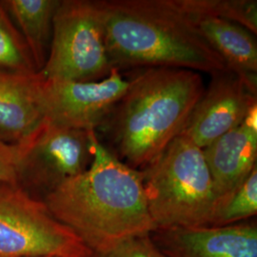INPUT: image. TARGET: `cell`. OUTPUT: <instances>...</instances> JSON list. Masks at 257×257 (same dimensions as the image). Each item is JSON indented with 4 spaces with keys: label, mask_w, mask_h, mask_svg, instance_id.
Instances as JSON below:
<instances>
[{
    "label": "cell",
    "mask_w": 257,
    "mask_h": 257,
    "mask_svg": "<svg viewBox=\"0 0 257 257\" xmlns=\"http://www.w3.org/2000/svg\"><path fill=\"white\" fill-rule=\"evenodd\" d=\"M92 160L43 201L90 250L156 230L148 209L142 173L125 164L92 135Z\"/></svg>",
    "instance_id": "1"
},
{
    "label": "cell",
    "mask_w": 257,
    "mask_h": 257,
    "mask_svg": "<svg viewBox=\"0 0 257 257\" xmlns=\"http://www.w3.org/2000/svg\"><path fill=\"white\" fill-rule=\"evenodd\" d=\"M112 68L214 74L224 61L174 0H96Z\"/></svg>",
    "instance_id": "2"
},
{
    "label": "cell",
    "mask_w": 257,
    "mask_h": 257,
    "mask_svg": "<svg viewBox=\"0 0 257 257\" xmlns=\"http://www.w3.org/2000/svg\"><path fill=\"white\" fill-rule=\"evenodd\" d=\"M125 94L101 130L110 152L125 164L143 169L181 135L205 90L199 73L172 68L135 70Z\"/></svg>",
    "instance_id": "3"
},
{
    "label": "cell",
    "mask_w": 257,
    "mask_h": 257,
    "mask_svg": "<svg viewBox=\"0 0 257 257\" xmlns=\"http://www.w3.org/2000/svg\"><path fill=\"white\" fill-rule=\"evenodd\" d=\"M139 171L156 230L211 226L217 197L202 149L178 136Z\"/></svg>",
    "instance_id": "4"
},
{
    "label": "cell",
    "mask_w": 257,
    "mask_h": 257,
    "mask_svg": "<svg viewBox=\"0 0 257 257\" xmlns=\"http://www.w3.org/2000/svg\"><path fill=\"white\" fill-rule=\"evenodd\" d=\"M112 69L96 0H61L56 10L43 79L98 81Z\"/></svg>",
    "instance_id": "5"
},
{
    "label": "cell",
    "mask_w": 257,
    "mask_h": 257,
    "mask_svg": "<svg viewBox=\"0 0 257 257\" xmlns=\"http://www.w3.org/2000/svg\"><path fill=\"white\" fill-rule=\"evenodd\" d=\"M89 251L42 199L0 182V257H86Z\"/></svg>",
    "instance_id": "6"
},
{
    "label": "cell",
    "mask_w": 257,
    "mask_h": 257,
    "mask_svg": "<svg viewBox=\"0 0 257 257\" xmlns=\"http://www.w3.org/2000/svg\"><path fill=\"white\" fill-rule=\"evenodd\" d=\"M93 132L65 127L44 118L16 144L19 185L25 182L37 188L45 197L60 184L81 174L92 162Z\"/></svg>",
    "instance_id": "7"
},
{
    "label": "cell",
    "mask_w": 257,
    "mask_h": 257,
    "mask_svg": "<svg viewBox=\"0 0 257 257\" xmlns=\"http://www.w3.org/2000/svg\"><path fill=\"white\" fill-rule=\"evenodd\" d=\"M128 87V79L116 68L98 81L53 80L39 75L37 97L44 118L65 127L96 132Z\"/></svg>",
    "instance_id": "8"
},
{
    "label": "cell",
    "mask_w": 257,
    "mask_h": 257,
    "mask_svg": "<svg viewBox=\"0 0 257 257\" xmlns=\"http://www.w3.org/2000/svg\"><path fill=\"white\" fill-rule=\"evenodd\" d=\"M257 106V91L230 70L211 74L180 136L205 149L235 128Z\"/></svg>",
    "instance_id": "9"
},
{
    "label": "cell",
    "mask_w": 257,
    "mask_h": 257,
    "mask_svg": "<svg viewBox=\"0 0 257 257\" xmlns=\"http://www.w3.org/2000/svg\"><path fill=\"white\" fill-rule=\"evenodd\" d=\"M151 237L168 257H257L255 223L158 229Z\"/></svg>",
    "instance_id": "10"
},
{
    "label": "cell",
    "mask_w": 257,
    "mask_h": 257,
    "mask_svg": "<svg viewBox=\"0 0 257 257\" xmlns=\"http://www.w3.org/2000/svg\"><path fill=\"white\" fill-rule=\"evenodd\" d=\"M203 153L216 193L217 211L257 167V106Z\"/></svg>",
    "instance_id": "11"
},
{
    "label": "cell",
    "mask_w": 257,
    "mask_h": 257,
    "mask_svg": "<svg viewBox=\"0 0 257 257\" xmlns=\"http://www.w3.org/2000/svg\"><path fill=\"white\" fill-rule=\"evenodd\" d=\"M183 12L204 40L220 56L226 68L257 91L255 35L226 19L201 13Z\"/></svg>",
    "instance_id": "12"
},
{
    "label": "cell",
    "mask_w": 257,
    "mask_h": 257,
    "mask_svg": "<svg viewBox=\"0 0 257 257\" xmlns=\"http://www.w3.org/2000/svg\"><path fill=\"white\" fill-rule=\"evenodd\" d=\"M39 74L0 71V139L18 144L44 116L38 103Z\"/></svg>",
    "instance_id": "13"
},
{
    "label": "cell",
    "mask_w": 257,
    "mask_h": 257,
    "mask_svg": "<svg viewBox=\"0 0 257 257\" xmlns=\"http://www.w3.org/2000/svg\"><path fill=\"white\" fill-rule=\"evenodd\" d=\"M61 0H3L1 3L19 26L39 72L45 65L53 24Z\"/></svg>",
    "instance_id": "14"
},
{
    "label": "cell",
    "mask_w": 257,
    "mask_h": 257,
    "mask_svg": "<svg viewBox=\"0 0 257 257\" xmlns=\"http://www.w3.org/2000/svg\"><path fill=\"white\" fill-rule=\"evenodd\" d=\"M0 71L36 74L37 67L27 44L0 1Z\"/></svg>",
    "instance_id": "15"
},
{
    "label": "cell",
    "mask_w": 257,
    "mask_h": 257,
    "mask_svg": "<svg viewBox=\"0 0 257 257\" xmlns=\"http://www.w3.org/2000/svg\"><path fill=\"white\" fill-rule=\"evenodd\" d=\"M185 12L201 13L234 22L257 34L256 0H174Z\"/></svg>",
    "instance_id": "16"
},
{
    "label": "cell",
    "mask_w": 257,
    "mask_h": 257,
    "mask_svg": "<svg viewBox=\"0 0 257 257\" xmlns=\"http://www.w3.org/2000/svg\"><path fill=\"white\" fill-rule=\"evenodd\" d=\"M257 213V167L215 212L211 226L221 227L241 223Z\"/></svg>",
    "instance_id": "17"
},
{
    "label": "cell",
    "mask_w": 257,
    "mask_h": 257,
    "mask_svg": "<svg viewBox=\"0 0 257 257\" xmlns=\"http://www.w3.org/2000/svg\"><path fill=\"white\" fill-rule=\"evenodd\" d=\"M86 257H168L153 241L151 234L124 239L107 248L90 250Z\"/></svg>",
    "instance_id": "18"
},
{
    "label": "cell",
    "mask_w": 257,
    "mask_h": 257,
    "mask_svg": "<svg viewBox=\"0 0 257 257\" xmlns=\"http://www.w3.org/2000/svg\"><path fill=\"white\" fill-rule=\"evenodd\" d=\"M0 182L19 185L18 147L2 139H0Z\"/></svg>",
    "instance_id": "19"
},
{
    "label": "cell",
    "mask_w": 257,
    "mask_h": 257,
    "mask_svg": "<svg viewBox=\"0 0 257 257\" xmlns=\"http://www.w3.org/2000/svg\"><path fill=\"white\" fill-rule=\"evenodd\" d=\"M47 257H54V256H47Z\"/></svg>",
    "instance_id": "20"
}]
</instances>
